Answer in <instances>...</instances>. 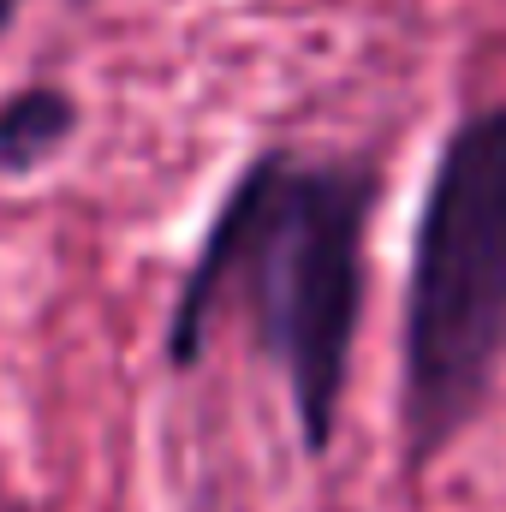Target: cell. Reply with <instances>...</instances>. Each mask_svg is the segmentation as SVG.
Listing matches in <instances>:
<instances>
[{"mask_svg": "<svg viewBox=\"0 0 506 512\" xmlns=\"http://www.w3.org/2000/svg\"><path fill=\"white\" fill-rule=\"evenodd\" d=\"M506 376V102L459 114L429 167L399 316V465L423 477Z\"/></svg>", "mask_w": 506, "mask_h": 512, "instance_id": "cell-2", "label": "cell"}, {"mask_svg": "<svg viewBox=\"0 0 506 512\" xmlns=\"http://www.w3.org/2000/svg\"><path fill=\"white\" fill-rule=\"evenodd\" d=\"M0 512H30L24 501H18V489L6 483V465H0Z\"/></svg>", "mask_w": 506, "mask_h": 512, "instance_id": "cell-4", "label": "cell"}, {"mask_svg": "<svg viewBox=\"0 0 506 512\" xmlns=\"http://www.w3.org/2000/svg\"><path fill=\"white\" fill-rule=\"evenodd\" d=\"M78 131V102L60 84H24L0 96V179L36 173L48 155H60Z\"/></svg>", "mask_w": 506, "mask_h": 512, "instance_id": "cell-3", "label": "cell"}, {"mask_svg": "<svg viewBox=\"0 0 506 512\" xmlns=\"http://www.w3.org/2000/svg\"><path fill=\"white\" fill-rule=\"evenodd\" d=\"M12 18H18V0H0V36L12 30Z\"/></svg>", "mask_w": 506, "mask_h": 512, "instance_id": "cell-5", "label": "cell"}, {"mask_svg": "<svg viewBox=\"0 0 506 512\" xmlns=\"http://www.w3.org/2000/svg\"><path fill=\"white\" fill-rule=\"evenodd\" d=\"M381 191L387 173L370 155H304L286 143L256 149L221 191L173 286L161 334L167 370H197L215 322L245 316L256 358L286 382L298 447L328 459L370 298Z\"/></svg>", "mask_w": 506, "mask_h": 512, "instance_id": "cell-1", "label": "cell"}]
</instances>
